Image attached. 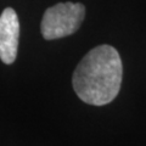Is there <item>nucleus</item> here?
I'll list each match as a JSON object with an SVG mask.
<instances>
[{"label": "nucleus", "instance_id": "7ed1b4c3", "mask_svg": "<svg viewBox=\"0 0 146 146\" xmlns=\"http://www.w3.org/2000/svg\"><path fill=\"white\" fill-rule=\"evenodd\" d=\"M20 38V22L15 10L6 7L0 15V60L11 65L16 60Z\"/></svg>", "mask_w": 146, "mask_h": 146}, {"label": "nucleus", "instance_id": "f03ea898", "mask_svg": "<svg viewBox=\"0 0 146 146\" xmlns=\"http://www.w3.org/2000/svg\"><path fill=\"white\" fill-rule=\"evenodd\" d=\"M85 17V7L79 3H58L45 11L40 31L46 40L71 35L78 31Z\"/></svg>", "mask_w": 146, "mask_h": 146}, {"label": "nucleus", "instance_id": "f257e3e1", "mask_svg": "<svg viewBox=\"0 0 146 146\" xmlns=\"http://www.w3.org/2000/svg\"><path fill=\"white\" fill-rule=\"evenodd\" d=\"M123 65L117 50L104 44L91 49L74 70L72 84L78 98L89 105L104 106L119 93Z\"/></svg>", "mask_w": 146, "mask_h": 146}]
</instances>
